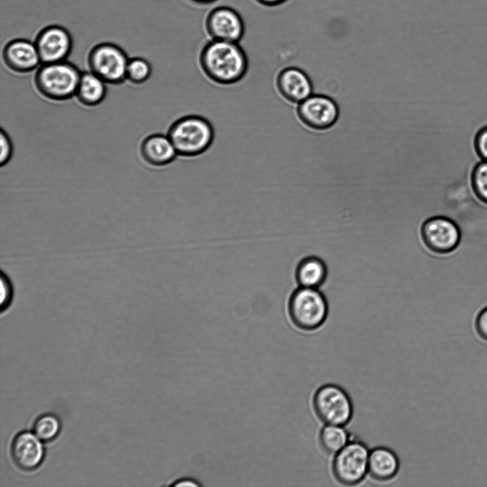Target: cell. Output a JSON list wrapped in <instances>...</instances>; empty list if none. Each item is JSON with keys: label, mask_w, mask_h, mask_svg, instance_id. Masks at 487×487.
Returning a JSON list of instances; mask_svg holds the SVG:
<instances>
[{"label": "cell", "mask_w": 487, "mask_h": 487, "mask_svg": "<svg viewBox=\"0 0 487 487\" xmlns=\"http://www.w3.org/2000/svg\"><path fill=\"white\" fill-rule=\"evenodd\" d=\"M200 64L213 82L230 85L242 79L248 69V60L238 43L210 40L200 54Z\"/></svg>", "instance_id": "6da1fadb"}, {"label": "cell", "mask_w": 487, "mask_h": 487, "mask_svg": "<svg viewBox=\"0 0 487 487\" xmlns=\"http://www.w3.org/2000/svg\"><path fill=\"white\" fill-rule=\"evenodd\" d=\"M168 136L178 155L195 157L205 152L214 139L212 125L204 117L190 115L175 121L169 128Z\"/></svg>", "instance_id": "7a4b0ae2"}, {"label": "cell", "mask_w": 487, "mask_h": 487, "mask_svg": "<svg viewBox=\"0 0 487 487\" xmlns=\"http://www.w3.org/2000/svg\"><path fill=\"white\" fill-rule=\"evenodd\" d=\"M81 73L66 61L42 64L35 75V85L43 96L63 101L76 95Z\"/></svg>", "instance_id": "3957f363"}, {"label": "cell", "mask_w": 487, "mask_h": 487, "mask_svg": "<svg viewBox=\"0 0 487 487\" xmlns=\"http://www.w3.org/2000/svg\"><path fill=\"white\" fill-rule=\"evenodd\" d=\"M328 307L323 294L317 288L300 287L292 294L289 313L293 324L304 331H312L324 322Z\"/></svg>", "instance_id": "277c9868"}, {"label": "cell", "mask_w": 487, "mask_h": 487, "mask_svg": "<svg viewBox=\"0 0 487 487\" xmlns=\"http://www.w3.org/2000/svg\"><path fill=\"white\" fill-rule=\"evenodd\" d=\"M312 406L316 416L324 424L345 426L353 416L350 396L342 387L334 384H324L315 391Z\"/></svg>", "instance_id": "5b68a950"}, {"label": "cell", "mask_w": 487, "mask_h": 487, "mask_svg": "<svg viewBox=\"0 0 487 487\" xmlns=\"http://www.w3.org/2000/svg\"><path fill=\"white\" fill-rule=\"evenodd\" d=\"M369 451L359 440H352L335 453L332 471L335 479L342 485L354 486L362 482L368 473Z\"/></svg>", "instance_id": "8992f818"}, {"label": "cell", "mask_w": 487, "mask_h": 487, "mask_svg": "<svg viewBox=\"0 0 487 487\" xmlns=\"http://www.w3.org/2000/svg\"><path fill=\"white\" fill-rule=\"evenodd\" d=\"M128 61L125 51L111 43L95 46L88 57L91 71L106 83L112 85L120 84L126 79Z\"/></svg>", "instance_id": "52a82bcc"}, {"label": "cell", "mask_w": 487, "mask_h": 487, "mask_svg": "<svg viewBox=\"0 0 487 487\" xmlns=\"http://www.w3.org/2000/svg\"><path fill=\"white\" fill-rule=\"evenodd\" d=\"M421 235L427 248L437 254H448L454 251L461 239L458 225L444 216L427 219L421 226Z\"/></svg>", "instance_id": "ba28073f"}, {"label": "cell", "mask_w": 487, "mask_h": 487, "mask_svg": "<svg viewBox=\"0 0 487 487\" xmlns=\"http://www.w3.org/2000/svg\"><path fill=\"white\" fill-rule=\"evenodd\" d=\"M205 27L212 40L239 43L245 34V24L240 14L227 6L211 10L205 19Z\"/></svg>", "instance_id": "9c48e42d"}, {"label": "cell", "mask_w": 487, "mask_h": 487, "mask_svg": "<svg viewBox=\"0 0 487 487\" xmlns=\"http://www.w3.org/2000/svg\"><path fill=\"white\" fill-rule=\"evenodd\" d=\"M42 64L63 61L72 48V39L62 26L53 25L42 29L35 41Z\"/></svg>", "instance_id": "30bf717a"}, {"label": "cell", "mask_w": 487, "mask_h": 487, "mask_svg": "<svg viewBox=\"0 0 487 487\" xmlns=\"http://www.w3.org/2000/svg\"><path fill=\"white\" fill-rule=\"evenodd\" d=\"M297 114L302 122L314 130H325L333 125L339 116L336 103L320 95H311L299 103Z\"/></svg>", "instance_id": "8fae6325"}, {"label": "cell", "mask_w": 487, "mask_h": 487, "mask_svg": "<svg viewBox=\"0 0 487 487\" xmlns=\"http://www.w3.org/2000/svg\"><path fill=\"white\" fill-rule=\"evenodd\" d=\"M3 59L8 68L17 73L30 72L41 63L35 43L22 39L6 43Z\"/></svg>", "instance_id": "7c38bea8"}, {"label": "cell", "mask_w": 487, "mask_h": 487, "mask_svg": "<svg viewBox=\"0 0 487 487\" xmlns=\"http://www.w3.org/2000/svg\"><path fill=\"white\" fill-rule=\"evenodd\" d=\"M277 87L280 93L293 103H300L312 93V85L308 76L295 67L284 68L279 73Z\"/></svg>", "instance_id": "4fadbf2b"}, {"label": "cell", "mask_w": 487, "mask_h": 487, "mask_svg": "<svg viewBox=\"0 0 487 487\" xmlns=\"http://www.w3.org/2000/svg\"><path fill=\"white\" fill-rule=\"evenodd\" d=\"M39 438L30 432H21L13 440L11 453L15 464L21 469L29 471L41 463L43 448Z\"/></svg>", "instance_id": "5bb4252c"}, {"label": "cell", "mask_w": 487, "mask_h": 487, "mask_svg": "<svg viewBox=\"0 0 487 487\" xmlns=\"http://www.w3.org/2000/svg\"><path fill=\"white\" fill-rule=\"evenodd\" d=\"M144 160L153 166H164L172 163L178 155L170 138L163 134H153L145 138L140 145Z\"/></svg>", "instance_id": "9a60e30c"}, {"label": "cell", "mask_w": 487, "mask_h": 487, "mask_svg": "<svg viewBox=\"0 0 487 487\" xmlns=\"http://www.w3.org/2000/svg\"><path fill=\"white\" fill-rule=\"evenodd\" d=\"M399 460L394 451L385 446H377L369 451L368 473L379 481L393 478L399 470Z\"/></svg>", "instance_id": "2e32d148"}, {"label": "cell", "mask_w": 487, "mask_h": 487, "mask_svg": "<svg viewBox=\"0 0 487 487\" xmlns=\"http://www.w3.org/2000/svg\"><path fill=\"white\" fill-rule=\"evenodd\" d=\"M327 275L324 262L314 256L302 260L296 270L297 281L302 287L318 288L325 281Z\"/></svg>", "instance_id": "e0dca14e"}, {"label": "cell", "mask_w": 487, "mask_h": 487, "mask_svg": "<svg viewBox=\"0 0 487 487\" xmlns=\"http://www.w3.org/2000/svg\"><path fill=\"white\" fill-rule=\"evenodd\" d=\"M106 93V83L101 78L91 71L81 73L76 96L82 104L96 106L103 101Z\"/></svg>", "instance_id": "ac0fdd59"}, {"label": "cell", "mask_w": 487, "mask_h": 487, "mask_svg": "<svg viewBox=\"0 0 487 487\" xmlns=\"http://www.w3.org/2000/svg\"><path fill=\"white\" fill-rule=\"evenodd\" d=\"M349 441V435L344 426L325 424L319 434L321 448L329 454L337 453Z\"/></svg>", "instance_id": "d6986e66"}, {"label": "cell", "mask_w": 487, "mask_h": 487, "mask_svg": "<svg viewBox=\"0 0 487 487\" xmlns=\"http://www.w3.org/2000/svg\"><path fill=\"white\" fill-rule=\"evenodd\" d=\"M471 185L477 198L487 205V161L481 160L474 165Z\"/></svg>", "instance_id": "ffe728a7"}, {"label": "cell", "mask_w": 487, "mask_h": 487, "mask_svg": "<svg viewBox=\"0 0 487 487\" xmlns=\"http://www.w3.org/2000/svg\"><path fill=\"white\" fill-rule=\"evenodd\" d=\"M60 423L58 419L51 414H43L35 421L34 431L41 441H48L54 439L58 434Z\"/></svg>", "instance_id": "44dd1931"}, {"label": "cell", "mask_w": 487, "mask_h": 487, "mask_svg": "<svg viewBox=\"0 0 487 487\" xmlns=\"http://www.w3.org/2000/svg\"><path fill=\"white\" fill-rule=\"evenodd\" d=\"M151 66L148 61L142 58H133L128 61L126 68V79L131 83L140 84L150 76Z\"/></svg>", "instance_id": "7402d4cb"}, {"label": "cell", "mask_w": 487, "mask_h": 487, "mask_svg": "<svg viewBox=\"0 0 487 487\" xmlns=\"http://www.w3.org/2000/svg\"><path fill=\"white\" fill-rule=\"evenodd\" d=\"M473 146L481 160L487 161V125L480 128L475 135Z\"/></svg>", "instance_id": "603a6c76"}, {"label": "cell", "mask_w": 487, "mask_h": 487, "mask_svg": "<svg viewBox=\"0 0 487 487\" xmlns=\"http://www.w3.org/2000/svg\"><path fill=\"white\" fill-rule=\"evenodd\" d=\"M13 298V288L10 280L6 275L1 278V309H7Z\"/></svg>", "instance_id": "cb8c5ba5"}, {"label": "cell", "mask_w": 487, "mask_h": 487, "mask_svg": "<svg viewBox=\"0 0 487 487\" xmlns=\"http://www.w3.org/2000/svg\"><path fill=\"white\" fill-rule=\"evenodd\" d=\"M0 143H1V157L0 164L1 166L6 165L10 160L12 155V144L8 135L4 130H1L0 133Z\"/></svg>", "instance_id": "d4e9b609"}, {"label": "cell", "mask_w": 487, "mask_h": 487, "mask_svg": "<svg viewBox=\"0 0 487 487\" xmlns=\"http://www.w3.org/2000/svg\"><path fill=\"white\" fill-rule=\"evenodd\" d=\"M475 327L478 334L487 341V307L481 309L478 314Z\"/></svg>", "instance_id": "484cf974"}, {"label": "cell", "mask_w": 487, "mask_h": 487, "mask_svg": "<svg viewBox=\"0 0 487 487\" xmlns=\"http://www.w3.org/2000/svg\"><path fill=\"white\" fill-rule=\"evenodd\" d=\"M259 4L265 6H276L284 3L287 0H256Z\"/></svg>", "instance_id": "4316f807"}, {"label": "cell", "mask_w": 487, "mask_h": 487, "mask_svg": "<svg viewBox=\"0 0 487 487\" xmlns=\"http://www.w3.org/2000/svg\"><path fill=\"white\" fill-rule=\"evenodd\" d=\"M175 486H179V487H184V486H198V483H196L193 480L190 479H183L180 481H178L175 483L173 484Z\"/></svg>", "instance_id": "83f0119b"}, {"label": "cell", "mask_w": 487, "mask_h": 487, "mask_svg": "<svg viewBox=\"0 0 487 487\" xmlns=\"http://www.w3.org/2000/svg\"><path fill=\"white\" fill-rule=\"evenodd\" d=\"M190 1H192L196 4H202V5L205 4L206 5V4H212L215 1H216L217 0H190Z\"/></svg>", "instance_id": "f1b7e54d"}]
</instances>
